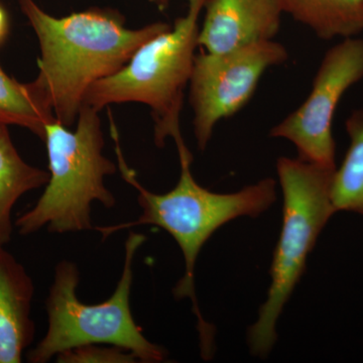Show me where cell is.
Returning a JSON list of instances; mask_svg holds the SVG:
<instances>
[{
    "mask_svg": "<svg viewBox=\"0 0 363 363\" xmlns=\"http://www.w3.org/2000/svg\"><path fill=\"white\" fill-rule=\"evenodd\" d=\"M116 143L117 160L124 180L138 190L142 214L136 220L95 229L107 238L117 231L140 225H154L167 231L176 240L185 260V274L174 288L176 298H190L197 317L201 354L204 359L213 355L214 328L203 319L195 293V266L198 255L215 231L227 222L241 216L257 217L277 200V182L264 179L235 193L220 194L203 188L191 173L193 157L190 150L179 152L181 175L175 188L164 194L147 190L126 164L118 133L111 135Z\"/></svg>",
    "mask_w": 363,
    "mask_h": 363,
    "instance_id": "2",
    "label": "cell"
},
{
    "mask_svg": "<svg viewBox=\"0 0 363 363\" xmlns=\"http://www.w3.org/2000/svg\"><path fill=\"white\" fill-rule=\"evenodd\" d=\"M9 33V18L6 11L0 6V44L6 40Z\"/></svg>",
    "mask_w": 363,
    "mask_h": 363,
    "instance_id": "16",
    "label": "cell"
},
{
    "mask_svg": "<svg viewBox=\"0 0 363 363\" xmlns=\"http://www.w3.org/2000/svg\"><path fill=\"white\" fill-rule=\"evenodd\" d=\"M35 286L25 267L6 247L0 248V363L23 362L33 343Z\"/></svg>",
    "mask_w": 363,
    "mask_h": 363,
    "instance_id": "10",
    "label": "cell"
},
{
    "mask_svg": "<svg viewBox=\"0 0 363 363\" xmlns=\"http://www.w3.org/2000/svg\"><path fill=\"white\" fill-rule=\"evenodd\" d=\"M334 171L298 157H281L277 162L284 195L283 226L269 272L267 301L248 330V345L255 357L266 358L274 347L279 315L305 272L318 236L336 213L330 196Z\"/></svg>",
    "mask_w": 363,
    "mask_h": 363,
    "instance_id": "6",
    "label": "cell"
},
{
    "mask_svg": "<svg viewBox=\"0 0 363 363\" xmlns=\"http://www.w3.org/2000/svg\"><path fill=\"white\" fill-rule=\"evenodd\" d=\"M49 172L30 166L14 147L9 125L0 124V248L11 240L13 210L26 193L37 190L49 181Z\"/></svg>",
    "mask_w": 363,
    "mask_h": 363,
    "instance_id": "11",
    "label": "cell"
},
{
    "mask_svg": "<svg viewBox=\"0 0 363 363\" xmlns=\"http://www.w3.org/2000/svg\"><path fill=\"white\" fill-rule=\"evenodd\" d=\"M288 59L285 45L274 40L221 54L196 55L189 99L198 149H206L219 121L235 116L250 101L264 74Z\"/></svg>",
    "mask_w": 363,
    "mask_h": 363,
    "instance_id": "7",
    "label": "cell"
},
{
    "mask_svg": "<svg viewBox=\"0 0 363 363\" xmlns=\"http://www.w3.org/2000/svg\"><path fill=\"white\" fill-rule=\"evenodd\" d=\"M284 13L318 38L357 37L363 32V0H279Z\"/></svg>",
    "mask_w": 363,
    "mask_h": 363,
    "instance_id": "12",
    "label": "cell"
},
{
    "mask_svg": "<svg viewBox=\"0 0 363 363\" xmlns=\"http://www.w3.org/2000/svg\"><path fill=\"white\" fill-rule=\"evenodd\" d=\"M60 363H135L138 357L130 351L118 346L88 344L64 351L57 355Z\"/></svg>",
    "mask_w": 363,
    "mask_h": 363,
    "instance_id": "15",
    "label": "cell"
},
{
    "mask_svg": "<svg viewBox=\"0 0 363 363\" xmlns=\"http://www.w3.org/2000/svg\"><path fill=\"white\" fill-rule=\"evenodd\" d=\"M20 4L39 40V75L33 82L55 118L67 128L78 118L91 86L114 75L143 43L171 26L155 23L131 30L111 11L90 9L55 18L33 0H20Z\"/></svg>",
    "mask_w": 363,
    "mask_h": 363,
    "instance_id": "1",
    "label": "cell"
},
{
    "mask_svg": "<svg viewBox=\"0 0 363 363\" xmlns=\"http://www.w3.org/2000/svg\"><path fill=\"white\" fill-rule=\"evenodd\" d=\"M98 112L82 104L75 130L57 119L45 125L49 181L38 202L14 222L21 235L45 226L60 234L91 230L92 202L106 208L116 205L104 179L116 173V164L102 154L104 138Z\"/></svg>",
    "mask_w": 363,
    "mask_h": 363,
    "instance_id": "3",
    "label": "cell"
},
{
    "mask_svg": "<svg viewBox=\"0 0 363 363\" xmlns=\"http://www.w3.org/2000/svg\"><path fill=\"white\" fill-rule=\"evenodd\" d=\"M187 1L185 16L143 43L114 75L91 86L83 102L97 111L126 102L147 105L157 147H164L169 136L178 150L187 147L181 133V111L199 47L200 16L206 0Z\"/></svg>",
    "mask_w": 363,
    "mask_h": 363,
    "instance_id": "4",
    "label": "cell"
},
{
    "mask_svg": "<svg viewBox=\"0 0 363 363\" xmlns=\"http://www.w3.org/2000/svg\"><path fill=\"white\" fill-rule=\"evenodd\" d=\"M55 119L33 81L20 83L0 66V124L28 128L44 140L45 125Z\"/></svg>",
    "mask_w": 363,
    "mask_h": 363,
    "instance_id": "13",
    "label": "cell"
},
{
    "mask_svg": "<svg viewBox=\"0 0 363 363\" xmlns=\"http://www.w3.org/2000/svg\"><path fill=\"white\" fill-rule=\"evenodd\" d=\"M363 79V39L345 38L324 55L304 102L269 131L295 145L298 159L336 169L333 119L341 98Z\"/></svg>",
    "mask_w": 363,
    "mask_h": 363,
    "instance_id": "8",
    "label": "cell"
},
{
    "mask_svg": "<svg viewBox=\"0 0 363 363\" xmlns=\"http://www.w3.org/2000/svg\"><path fill=\"white\" fill-rule=\"evenodd\" d=\"M145 240L142 233L128 234L123 274L111 297L100 304L87 305L79 300L76 291L80 272L76 264L62 260L57 264L45 302L47 333L26 353L28 362H49L64 351L88 344L118 346L133 352L140 362L166 359L167 350L145 338L130 309L133 260Z\"/></svg>",
    "mask_w": 363,
    "mask_h": 363,
    "instance_id": "5",
    "label": "cell"
},
{
    "mask_svg": "<svg viewBox=\"0 0 363 363\" xmlns=\"http://www.w3.org/2000/svg\"><path fill=\"white\" fill-rule=\"evenodd\" d=\"M150 1H152L155 4H157V6L159 7L161 11H164V9L169 6L171 0H150Z\"/></svg>",
    "mask_w": 363,
    "mask_h": 363,
    "instance_id": "17",
    "label": "cell"
},
{
    "mask_svg": "<svg viewBox=\"0 0 363 363\" xmlns=\"http://www.w3.org/2000/svg\"><path fill=\"white\" fill-rule=\"evenodd\" d=\"M198 44L213 54L274 40L285 14L279 0H206Z\"/></svg>",
    "mask_w": 363,
    "mask_h": 363,
    "instance_id": "9",
    "label": "cell"
},
{
    "mask_svg": "<svg viewBox=\"0 0 363 363\" xmlns=\"http://www.w3.org/2000/svg\"><path fill=\"white\" fill-rule=\"evenodd\" d=\"M350 145L340 168L332 176L330 196L336 212L363 215V111L358 109L345 121Z\"/></svg>",
    "mask_w": 363,
    "mask_h": 363,
    "instance_id": "14",
    "label": "cell"
}]
</instances>
